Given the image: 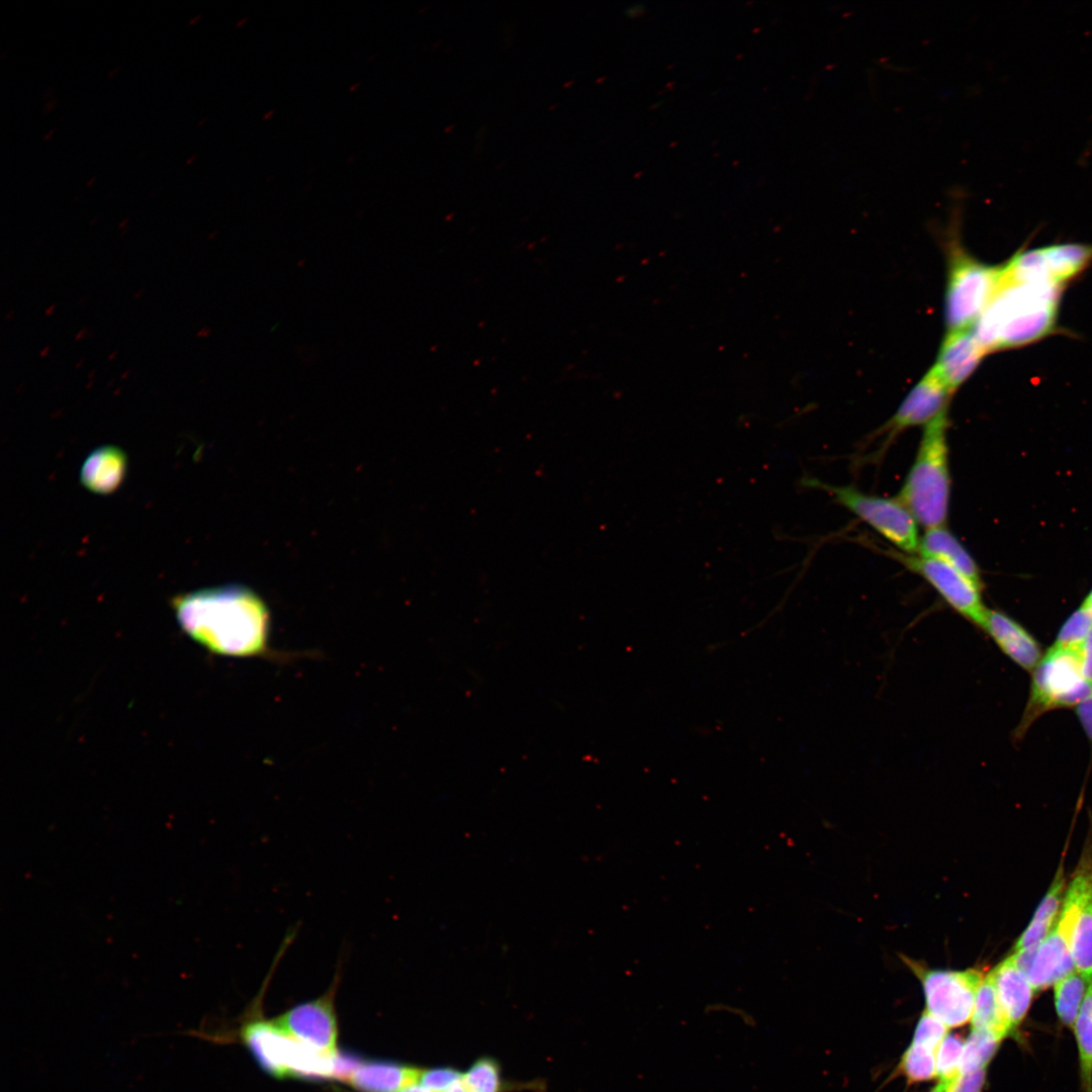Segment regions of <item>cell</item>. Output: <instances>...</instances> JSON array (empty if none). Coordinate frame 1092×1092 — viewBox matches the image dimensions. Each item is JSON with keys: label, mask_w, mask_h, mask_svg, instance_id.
<instances>
[{"label": "cell", "mask_w": 1092, "mask_h": 1092, "mask_svg": "<svg viewBox=\"0 0 1092 1092\" xmlns=\"http://www.w3.org/2000/svg\"><path fill=\"white\" fill-rule=\"evenodd\" d=\"M172 608L180 627L218 655L251 658L270 650V613L251 588L226 584L179 595Z\"/></svg>", "instance_id": "cell-1"}, {"label": "cell", "mask_w": 1092, "mask_h": 1092, "mask_svg": "<svg viewBox=\"0 0 1092 1092\" xmlns=\"http://www.w3.org/2000/svg\"><path fill=\"white\" fill-rule=\"evenodd\" d=\"M1062 287L1054 283L1004 282L973 331L985 351L1016 348L1052 332Z\"/></svg>", "instance_id": "cell-2"}, {"label": "cell", "mask_w": 1092, "mask_h": 1092, "mask_svg": "<svg viewBox=\"0 0 1092 1092\" xmlns=\"http://www.w3.org/2000/svg\"><path fill=\"white\" fill-rule=\"evenodd\" d=\"M947 427V414L924 427L914 462L897 496L925 530L944 526L948 516Z\"/></svg>", "instance_id": "cell-3"}, {"label": "cell", "mask_w": 1092, "mask_h": 1092, "mask_svg": "<svg viewBox=\"0 0 1092 1092\" xmlns=\"http://www.w3.org/2000/svg\"><path fill=\"white\" fill-rule=\"evenodd\" d=\"M1076 648L1052 645L1043 653L1032 670L1027 703L1015 729V738L1021 739L1044 713L1077 707L1092 694V685L1082 674Z\"/></svg>", "instance_id": "cell-4"}, {"label": "cell", "mask_w": 1092, "mask_h": 1092, "mask_svg": "<svg viewBox=\"0 0 1092 1092\" xmlns=\"http://www.w3.org/2000/svg\"><path fill=\"white\" fill-rule=\"evenodd\" d=\"M1003 280V266H989L950 242L944 316L947 333L969 330L988 306Z\"/></svg>", "instance_id": "cell-5"}, {"label": "cell", "mask_w": 1092, "mask_h": 1092, "mask_svg": "<svg viewBox=\"0 0 1092 1092\" xmlns=\"http://www.w3.org/2000/svg\"><path fill=\"white\" fill-rule=\"evenodd\" d=\"M243 1040L258 1064L278 1078L333 1077L335 1053L320 1052L292 1037L275 1021L248 1022L242 1032Z\"/></svg>", "instance_id": "cell-6"}, {"label": "cell", "mask_w": 1092, "mask_h": 1092, "mask_svg": "<svg viewBox=\"0 0 1092 1092\" xmlns=\"http://www.w3.org/2000/svg\"><path fill=\"white\" fill-rule=\"evenodd\" d=\"M810 486L822 488L857 518L906 554L918 551V523L910 511L896 497L885 498L859 491L851 486L825 484L809 479Z\"/></svg>", "instance_id": "cell-7"}, {"label": "cell", "mask_w": 1092, "mask_h": 1092, "mask_svg": "<svg viewBox=\"0 0 1092 1092\" xmlns=\"http://www.w3.org/2000/svg\"><path fill=\"white\" fill-rule=\"evenodd\" d=\"M905 962L922 984L926 1011L948 1028L965 1025L972 1019L976 995L984 978L979 970H932L909 959Z\"/></svg>", "instance_id": "cell-8"}, {"label": "cell", "mask_w": 1092, "mask_h": 1092, "mask_svg": "<svg viewBox=\"0 0 1092 1092\" xmlns=\"http://www.w3.org/2000/svg\"><path fill=\"white\" fill-rule=\"evenodd\" d=\"M1092 260V246L1061 244L1015 255L1003 266L1004 280L1013 283L1063 282Z\"/></svg>", "instance_id": "cell-9"}, {"label": "cell", "mask_w": 1092, "mask_h": 1092, "mask_svg": "<svg viewBox=\"0 0 1092 1092\" xmlns=\"http://www.w3.org/2000/svg\"><path fill=\"white\" fill-rule=\"evenodd\" d=\"M905 567L922 576L959 615L979 626L987 611L981 584L953 566L919 554L894 553Z\"/></svg>", "instance_id": "cell-10"}, {"label": "cell", "mask_w": 1092, "mask_h": 1092, "mask_svg": "<svg viewBox=\"0 0 1092 1092\" xmlns=\"http://www.w3.org/2000/svg\"><path fill=\"white\" fill-rule=\"evenodd\" d=\"M340 979L341 968L324 995L293 1006L274 1020L275 1023L292 1037L320 1052L335 1053L338 1025L334 998Z\"/></svg>", "instance_id": "cell-11"}, {"label": "cell", "mask_w": 1092, "mask_h": 1092, "mask_svg": "<svg viewBox=\"0 0 1092 1092\" xmlns=\"http://www.w3.org/2000/svg\"><path fill=\"white\" fill-rule=\"evenodd\" d=\"M951 393L930 369L909 391L885 430L890 434L916 426H927L947 414Z\"/></svg>", "instance_id": "cell-12"}, {"label": "cell", "mask_w": 1092, "mask_h": 1092, "mask_svg": "<svg viewBox=\"0 0 1092 1092\" xmlns=\"http://www.w3.org/2000/svg\"><path fill=\"white\" fill-rule=\"evenodd\" d=\"M987 354L969 330L947 333L931 370L953 393L979 366Z\"/></svg>", "instance_id": "cell-13"}, {"label": "cell", "mask_w": 1092, "mask_h": 1092, "mask_svg": "<svg viewBox=\"0 0 1092 1092\" xmlns=\"http://www.w3.org/2000/svg\"><path fill=\"white\" fill-rule=\"evenodd\" d=\"M1022 669L1032 671L1043 656L1036 639L1003 612L987 609L978 626Z\"/></svg>", "instance_id": "cell-14"}, {"label": "cell", "mask_w": 1092, "mask_h": 1092, "mask_svg": "<svg viewBox=\"0 0 1092 1092\" xmlns=\"http://www.w3.org/2000/svg\"><path fill=\"white\" fill-rule=\"evenodd\" d=\"M997 997L1011 1032L1024 1019L1033 996V988L1027 976L1012 962L1010 957L991 972Z\"/></svg>", "instance_id": "cell-15"}, {"label": "cell", "mask_w": 1092, "mask_h": 1092, "mask_svg": "<svg viewBox=\"0 0 1092 1092\" xmlns=\"http://www.w3.org/2000/svg\"><path fill=\"white\" fill-rule=\"evenodd\" d=\"M127 468L125 453L115 446L92 451L81 467V482L95 493L113 492L121 484Z\"/></svg>", "instance_id": "cell-16"}, {"label": "cell", "mask_w": 1092, "mask_h": 1092, "mask_svg": "<svg viewBox=\"0 0 1092 1092\" xmlns=\"http://www.w3.org/2000/svg\"><path fill=\"white\" fill-rule=\"evenodd\" d=\"M421 1070L392 1061L362 1062L349 1083L359 1092H399L419 1081Z\"/></svg>", "instance_id": "cell-17"}, {"label": "cell", "mask_w": 1092, "mask_h": 1092, "mask_svg": "<svg viewBox=\"0 0 1092 1092\" xmlns=\"http://www.w3.org/2000/svg\"><path fill=\"white\" fill-rule=\"evenodd\" d=\"M917 553L941 560L981 584L979 567L963 544L944 526L926 529Z\"/></svg>", "instance_id": "cell-18"}, {"label": "cell", "mask_w": 1092, "mask_h": 1092, "mask_svg": "<svg viewBox=\"0 0 1092 1092\" xmlns=\"http://www.w3.org/2000/svg\"><path fill=\"white\" fill-rule=\"evenodd\" d=\"M971 1020L972 1029L988 1030L1001 1039L1012 1034L990 973L983 978L979 986Z\"/></svg>", "instance_id": "cell-19"}, {"label": "cell", "mask_w": 1092, "mask_h": 1092, "mask_svg": "<svg viewBox=\"0 0 1092 1092\" xmlns=\"http://www.w3.org/2000/svg\"><path fill=\"white\" fill-rule=\"evenodd\" d=\"M1089 981L1077 970L1055 984V1005L1061 1021L1073 1026L1079 1015Z\"/></svg>", "instance_id": "cell-20"}, {"label": "cell", "mask_w": 1092, "mask_h": 1092, "mask_svg": "<svg viewBox=\"0 0 1092 1092\" xmlns=\"http://www.w3.org/2000/svg\"><path fill=\"white\" fill-rule=\"evenodd\" d=\"M1072 956L1075 968L1092 980V891L1087 895L1074 929Z\"/></svg>", "instance_id": "cell-21"}, {"label": "cell", "mask_w": 1092, "mask_h": 1092, "mask_svg": "<svg viewBox=\"0 0 1092 1092\" xmlns=\"http://www.w3.org/2000/svg\"><path fill=\"white\" fill-rule=\"evenodd\" d=\"M994 1033L985 1029H972L965 1040L960 1073L967 1074L987 1068L1001 1042Z\"/></svg>", "instance_id": "cell-22"}, {"label": "cell", "mask_w": 1092, "mask_h": 1092, "mask_svg": "<svg viewBox=\"0 0 1092 1092\" xmlns=\"http://www.w3.org/2000/svg\"><path fill=\"white\" fill-rule=\"evenodd\" d=\"M1081 1071L1087 1092H1092V980L1075 1024Z\"/></svg>", "instance_id": "cell-23"}, {"label": "cell", "mask_w": 1092, "mask_h": 1092, "mask_svg": "<svg viewBox=\"0 0 1092 1092\" xmlns=\"http://www.w3.org/2000/svg\"><path fill=\"white\" fill-rule=\"evenodd\" d=\"M908 1083L928 1081L936 1076V1051L910 1043L897 1067Z\"/></svg>", "instance_id": "cell-24"}, {"label": "cell", "mask_w": 1092, "mask_h": 1092, "mask_svg": "<svg viewBox=\"0 0 1092 1092\" xmlns=\"http://www.w3.org/2000/svg\"><path fill=\"white\" fill-rule=\"evenodd\" d=\"M462 1084L467 1092H500L499 1068L491 1059H479L463 1075Z\"/></svg>", "instance_id": "cell-25"}, {"label": "cell", "mask_w": 1092, "mask_h": 1092, "mask_svg": "<svg viewBox=\"0 0 1092 1092\" xmlns=\"http://www.w3.org/2000/svg\"><path fill=\"white\" fill-rule=\"evenodd\" d=\"M1092 629V611L1085 605L1074 611L1059 630L1053 645L1076 648Z\"/></svg>", "instance_id": "cell-26"}, {"label": "cell", "mask_w": 1092, "mask_h": 1092, "mask_svg": "<svg viewBox=\"0 0 1092 1092\" xmlns=\"http://www.w3.org/2000/svg\"><path fill=\"white\" fill-rule=\"evenodd\" d=\"M965 1040L959 1035L947 1034L936 1052V1076L939 1080L959 1077Z\"/></svg>", "instance_id": "cell-27"}, {"label": "cell", "mask_w": 1092, "mask_h": 1092, "mask_svg": "<svg viewBox=\"0 0 1092 1092\" xmlns=\"http://www.w3.org/2000/svg\"><path fill=\"white\" fill-rule=\"evenodd\" d=\"M1066 880L1063 867L1059 871L1050 887V890L1038 905L1031 922H1043L1054 924L1058 918L1065 899Z\"/></svg>", "instance_id": "cell-28"}, {"label": "cell", "mask_w": 1092, "mask_h": 1092, "mask_svg": "<svg viewBox=\"0 0 1092 1092\" xmlns=\"http://www.w3.org/2000/svg\"><path fill=\"white\" fill-rule=\"evenodd\" d=\"M947 1028L943 1022L924 1010L916 1024L911 1042L937 1052L939 1044L947 1035Z\"/></svg>", "instance_id": "cell-29"}, {"label": "cell", "mask_w": 1092, "mask_h": 1092, "mask_svg": "<svg viewBox=\"0 0 1092 1092\" xmlns=\"http://www.w3.org/2000/svg\"><path fill=\"white\" fill-rule=\"evenodd\" d=\"M463 1075L452 1068H435L422 1071L420 1084L430 1092H446L462 1080Z\"/></svg>", "instance_id": "cell-30"}, {"label": "cell", "mask_w": 1092, "mask_h": 1092, "mask_svg": "<svg viewBox=\"0 0 1092 1092\" xmlns=\"http://www.w3.org/2000/svg\"><path fill=\"white\" fill-rule=\"evenodd\" d=\"M358 1056L348 1052H336L334 1057L333 1078L350 1082L353 1074L361 1065Z\"/></svg>", "instance_id": "cell-31"}, {"label": "cell", "mask_w": 1092, "mask_h": 1092, "mask_svg": "<svg viewBox=\"0 0 1092 1092\" xmlns=\"http://www.w3.org/2000/svg\"><path fill=\"white\" fill-rule=\"evenodd\" d=\"M987 1068L978 1071L960 1074L952 1084L949 1092H982L986 1082Z\"/></svg>", "instance_id": "cell-32"}, {"label": "cell", "mask_w": 1092, "mask_h": 1092, "mask_svg": "<svg viewBox=\"0 0 1092 1092\" xmlns=\"http://www.w3.org/2000/svg\"><path fill=\"white\" fill-rule=\"evenodd\" d=\"M1082 674L1092 685V629L1076 648Z\"/></svg>", "instance_id": "cell-33"}, {"label": "cell", "mask_w": 1092, "mask_h": 1092, "mask_svg": "<svg viewBox=\"0 0 1092 1092\" xmlns=\"http://www.w3.org/2000/svg\"><path fill=\"white\" fill-rule=\"evenodd\" d=\"M1075 708L1078 720L1092 745V694Z\"/></svg>", "instance_id": "cell-34"}, {"label": "cell", "mask_w": 1092, "mask_h": 1092, "mask_svg": "<svg viewBox=\"0 0 1092 1092\" xmlns=\"http://www.w3.org/2000/svg\"><path fill=\"white\" fill-rule=\"evenodd\" d=\"M1039 945L1040 943L1034 944L1024 949L1016 950L1013 954L1010 956V959L1012 960L1014 965L1026 976L1032 967Z\"/></svg>", "instance_id": "cell-35"}, {"label": "cell", "mask_w": 1092, "mask_h": 1092, "mask_svg": "<svg viewBox=\"0 0 1092 1092\" xmlns=\"http://www.w3.org/2000/svg\"><path fill=\"white\" fill-rule=\"evenodd\" d=\"M705 1011L706 1012L726 1011L727 1013L736 1015L737 1017L741 1018V1020L746 1025H749V1026H755L756 1025V1021H755L754 1017L752 1015H750L749 1013L745 1012V1010L740 1009L738 1007H732L730 1005H726V1004H723V1003H715V1004L708 1005L706 1007Z\"/></svg>", "instance_id": "cell-36"}, {"label": "cell", "mask_w": 1092, "mask_h": 1092, "mask_svg": "<svg viewBox=\"0 0 1092 1092\" xmlns=\"http://www.w3.org/2000/svg\"><path fill=\"white\" fill-rule=\"evenodd\" d=\"M960 1076V1075H959ZM954 1080H939L929 1092H949Z\"/></svg>", "instance_id": "cell-37"}, {"label": "cell", "mask_w": 1092, "mask_h": 1092, "mask_svg": "<svg viewBox=\"0 0 1092 1092\" xmlns=\"http://www.w3.org/2000/svg\"><path fill=\"white\" fill-rule=\"evenodd\" d=\"M399 1092H430V1091L427 1090L426 1088H424L421 1084H416L415 1083V1084H412V1085L403 1088Z\"/></svg>", "instance_id": "cell-38"}, {"label": "cell", "mask_w": 1092, "mask_h": 1092, "mask_svg": "<svg viewBox=\"0 0 1092 1092\" xmlns=\"http://www.w3.org/2000/svg\"><path fill=\"white\" fill-rule=\"evenodd\" d=\"M1082 604L1092 611V589L1089 592Z\"/></svg>", "instance_id": "cell-39"}]
</instances>
